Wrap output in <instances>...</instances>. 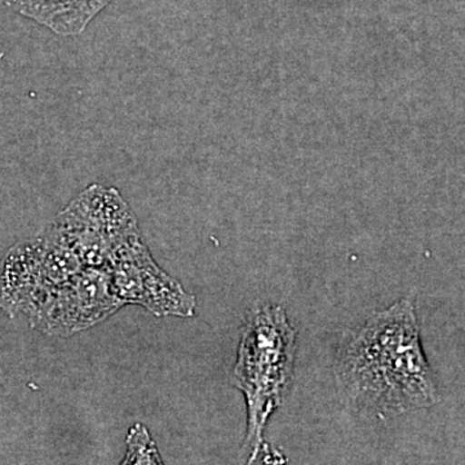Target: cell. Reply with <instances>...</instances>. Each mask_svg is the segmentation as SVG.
<instances>
[{
    "label": "cell",
    "mask_w": 465,
    "mask_h": 465,
    "mask_svg": "<svg viewBox=\"0 0 465 465\" xmlns=\"http://www.w3.org/2000/svg\"><path fill=\"white\" fill-rule=\"evenodd\" d=\"M139 232L121 193L94 183L76 195L43 235L88 269L108 268L115 251Z\"/></svg>",
    "instance_id": "obj_3"
},
{
    "label": "cell",
    "mask_w": 465,
    "mask_h": 465,
    "mask_svg": "<svg viewBox=\"0 0 465 465\" xmlns=\"http://www.w3.org/2000/svg\"><path fill=\"white\" fill-rule=\"evenodd\" d=\"M128 451L124 464H161L155 443L150 439L148 430L142 425L131 428L127 439Z\"/></svg>",
    "instance_id": "obj_7"
},
{
    "label": "cell",
    "mask_w": 465,
    "mask_h": 465,
    "mask_svg": "<svg viewBox=\"0 0 465 465\" xmlns=\"http://www.w3.org/2000/svg\"><path fill=\"white\" fill-rule=\"evenodd\" d=\"M113 0H5L21 16L35 21L39 25L61 36H76Z\"/></svg>",
    "instance_id": "obj_6"
},
{
    "label": "cell",
    "mask_w": 465,
    "mask_h": 465,
    "mask_svg": "<svg viewBox=\"0 0 465 465\" xmlns=\"http://www.w3.org/2000/svg\"><path fill=\"white\" fill-rule=\"evenodd\" d=\"M108 269L115 295L124 305H140L157 317L194 316L197 300L155 262L142 232L115 251Z\"/></svg>",
    "instance_id": "obj_4"
},
{
    "label": "cell",
    "mask_w": 465,
    "mask_h": 465,
    "mask_svg": "<svg viewBox=\"0 0 465 465\" xmlns=\"http://www.w3.org/2000/svg\"><path fill=\"white\" fill-rule=\"evenodd\" d=\"M122 307L109 269L88 268L54 289L29 322L47 335L69 336L90 329Z\"/></svg>",
    "instance_id": "obj_5"
},
{
    "label": "cell",
    "mask_w": 465,
    "mask_h": 465,
    "mask_svg": "<svg viewBox=\"0 0 465 465\" xmlns=\"http://www.w3.org/2000/svg\"><path fill=\"white\" fill-rule=\"evenodd\" d=\"M333 366L342 396L361 414L390 420L439 400L409 299L376 312L347 336Z\"/></svg>",
    "instance_id": "obj_1"
},
{
    "label": "cell",
    "mask_w": 465,
    "mask_h": 465,
    "mask_svg": "<svg viewBox=\"0 0 465 465\" xmlns=\"http://www.w3.org/2000/svg\"><path fill=\"white\" fill-rule=\"evenodd\" d=\"M296 330L281 305L262 304L251 309L244 323L237 362L232 371L235 387L247 403V432L243 451L255 463L271 451L264 440L266 423L282 405L293 376Z\"/></svg>",
    "instance_id": "obj_2"
}]
</instances>
